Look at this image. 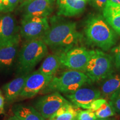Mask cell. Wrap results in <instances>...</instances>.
I'll list each match as a JSON object with an SVG mask.
<instances>
[{"label": "cell", "mask_w": 120, "mask_h": 120, "mask_svg": "<svg viewBox=\"0 0 120 120\" xmlns=\"http://www.w3.org/2000/svg\"><path fill=\"white\" fill-rule=\"evenodd\" d=\"M90 4L98 11H103L109 0H88Z\"/></svg>", "instance_id": "obj_26"}, {"label": "cell", "mask_w": 120, "mask_h": 120, "mask_svg": "<svg viewBox=\"0 0 120 120\" xmlns=\"http://www.w3.org/2000/svg\"><path fill=\"white\" fill-rule=\"evenodd\" d=\"M19 2L20 0H5V6L4 13H11L14 11Z\"/></svg>", "instance_id": "obj_25"}, {"label": "cell", "mask_w": 120, "mask_h": 120, "mask_svg": "<svg viewBox=\"0 0 120 120\" xmlns=\"http://www.w3.org/2000/svg\"><path fill=\"white\" fill-rule=\"evenodd\" d=\"M96 120H110L107 118H97Z\"/></svg>", "instance_id": "obj_33"}, {"label": "cell", "mask_w": 120, "mask_h": 120, "mask_svg": "<svg viewBox=\"0 0 120 120\" xmlns=\"http://www.w3.org/2000/svg\"><path fill=\"white\" fill-rule=\"evenodd\" d=\"M85 37L90 44L107 51L116 45L117 34L109 26L103 15L90 16L84 29Z\"/></svg>", "instance_id": "obj_2"}, {"label": "cell", "mask_w": 120, "mask_h": 120, "mask_svg": "<svg viewBox=\"0 0 120 120\" xmlns=\"http://www.w3.org/2000/svg\"><path fill=\"white\" fill-rule=\"evenodd\" d=\"M114 64L111 55L100 50L94 51L83 72L91 82L103 80L114 72Z\"/></svg>", "instance_id": "obj_5"}, {"label": "cell", "mask_w": 120, "mask_h": 120, "mask_svg": "<svg viewBox=\"0 0 120 120\" xmlns=\"http://www.w3.org/2000/svg\"><path fill=\"white\" fill-rule=\"evenodd\" d=\"M109 1L113 3H115V4H120V0H109Z\"/></svg>", "instance_id": "obj_31"}, {"label": "cell", "mask_w": 120, "mask_h": 120, "mask_svg": "<svg viewBox=\"0 0 120 120\" xmlns=\"http://www.w3.org/2000/svg\"><path fill=\"white\" fill-rule=\"evenodd\" d=\"M72 120H77V119H76V118H75V119H73Z\"/></svg>", "instance_id": "obj_35"}, {"label": "cell", "mask_w": 120, "mask_h": 120, "mask_svg": "<svg viewBox=\"0 0 120 120\" xmlns=\"http://www.w3.org/2000/svg\"><path fill=\"white\" fill-rule=\"evenodd\" d=\"M91 81L85 73L76 70H68L58 77H53L47 86L42 91V94L58 92L70 94Z\"/></svg>", "instance_id": "obj_4"}, {"label": "cell", "mask_w": 120, "mask_h": 120, "mask_svg": "<svg viewBox=\"0 0 120 120\" xmlns=\"http://www.w3.org/2000/svg\"><path fill=\"white\" fill-rule=\"evenodd\" d=\"M30 1V0H20V2H19V4H24V3L28 2V1Z\"/></svg>", "instance_id": "obj_32"}, {"label": "cell", "mask_w": 120, "mask_h": 120, "mask_svg": "<svg viewBox=\"0 0 120 120\" xmlns=\"http://www.w3.org/2000/svg\"><path fill=\"white\" fill-rule=\"evenodd\" d=\"M103 16L114 31L120 35V4L109 0L102 11Z\"/></svg>", "instance_id": "obj_15"}, {"label": "cell", "mask_w": 120, "mask_h": 120, "mask_svg": "<svg viewBox=\"0 0 120 120\" xmlns=\"http://www.w3.org/2000/svg\"><path fill=\"white\" fill-rule=\"evenodd\" d=\"M28 74L21 75L4 85V89L7 102H12L20 96Z\"/></svg>", "instance_id": "obj_16"}, {"label": "cell", "mask_w": 120, "mask_h": 120, "mask_svg": "<svg viewBox=\"0 0 120 120\" xmlns=\"http://www.w3.org/2000/svg\"><path fill=\"white\" fill-rule=\"evenodd\" d=\"M107 102V100L105 98H98L96 100H94V101L91 103L89 109L92 111L95 112L103 104L106 103Z\"/></svg>", "instance_id": "obj_27"}, {"label": "cell", "mask_w": 120, "mask_h": 120, "mask_svg": "<svg viewBox=\"0 0 120 120\" xmlns=\"http://www.w3.org/2000/svg\"><path fill=\"white\" fill-rule=\"evenodd\" d=\"M50 1H52V2H55V0H50Z\"/></svg>", "instance_id": "obj_34"}, {"label": "cell", "mask_w": 120, "mask_h": 120, "mask_svg": "<svg viewBox=\"0 0 120 120\" xmlns=\"http://www.w3.org/2000/svg\"><path fill=\"white\" fill-rule=\"evenodd\" d=\"M13 112L21 120H46L36 109L27 105H16L13 107Z\"/></svg>", "instance_id": "obj_18"}, {"label": "cell", "mask_w": 120, "mask_h": 120, "mask_svg": "<svg viewBox=\"0 0 120 120\" xmlns=\"http://www.w3.org/2000/svg\"><path fill=\"white\" fill-rule=\"evenodd\" d=\"M97 118L94 112L90 109L79 110L76 117L77 120H96Z\"/></svg>", "instance_id": "obj_23"}, {"label": "cell", "mask_w": 120, "mask_h": 120, "mask_svg": "<svg viewBox=\"0 0 120 120\" xmlns=\"http://www.w3.org/2000/svg\"><path fill=\"white\" fill-rule=\"evenodd\" d=\"M120 88V74L113 72L102 80L100 90L101 96L106 98H109Z\"/></svg>", "instance_id": "obj_17"}, {"label": "cell", "mask_w": 120, "mask_h": 120, "mask_svg": "<svg viewBox=\"0 0 120 120\" xmlns=\"http://www.w3.org/2000/svg\"><path fill=\"white\" fill-rule=\"evenodd\" d=\"M61 66L59 55L56 53L49 55L43 61L38 71L44 74L53 76Z\"/></svg>", "instance_id": "obj_19"}, {"label": "cell", "mask_w": 120, "mask_h": 120, "mask_svg": "<svg viewBox=\"0 0 120 120\" xmlns=\"http://www.w3.org/2000/svg\"><path fill=\"white\" fill-rule=\"evenodd\" d=\"M0 94H1V90H0Z\"/></svg>", "instance_id": "obj_36"}, {"label": "cell", "mask_w": 120, "mask_h": 120, "mask_svg": "<svg viewBox=\"0 0 120 120\" xmlns=\"http://www.w3.org/2000/svg\"><path fill=\"white\" fill-rule=\"evenodd\" d=\"M109 102L112 106L115 112L120 114V88L109 97Z\"/></svg>", "instance_id": "obj_22"}, {"label": "cell", "mask_w": 120, "mask_h": 120, "mask_svg": "<svg viewBox=\"0 0 120 120\" xmlns=\"http://www.w3.org/2000/svg\"><path fill=\"white\" fill-rule=\"evenodd\" d=\"M20 38L0 47V70L12 66L19 53Z\"/></svg>", "instance_id": "obj_14"}, {"label": "cell", "mask_w": 120, "mask_h": 120, "mask_svg": "<svg viewBox=\"0 0 120 120\" xmlns=\"http://www.w3.org/2000/svg\"><path fill=\"white\" fill-rule=\"evenodd\" d=\"M81 38L75 22L53 17L51 19L49 30L41 40L60 55L75 47Z\"/></svg>", "instance_id": "obj_1"}, {"label": "cell", "mask_w": 120, "mask_h": 120, "mask_svg": "<svg viewBox=\"0 0 120 120\" xmlns=\"http://www.w3.org/2000/svg\"><path fill=\"white\" fill-rule=\"evenodd\" d=\"M111 53L115 68L120 71V43L112 48Z\"/></svg>", "instance_id": "obj_24"}, {"label": "cell", "mask_w": 120, "mask_h": 120, "mask_svg": "<svg viewBox=\"0 0 120 120\" xmlns=\"http://www.w3.org/2000/svg\"><path fill=\"white\" fill-rule=\"evenodd\" d=\"M88 0H57V14L65 17H73L83 12Z\"/></svg>", "instance_id": "obj_13"}, {"label": "cell", "mask_w": 120, "mask_h": 120, "mask_svg": "<svg viewBox=\"0 0 120 120\" xmlns=\"http://www.w3.org/2000/svg\"><path fill=\"white\" fill-rule=\"evenodd\" d=\"M4 97H3L2 95L0 94V113L4 112Z\"/></svg>", "instance_id": "obj_28"}, {"label": "cell", "mask_w": 120, "mask_h": 120, "mask_svg": "<svg viewBox=\"0 0 120 120\" xmlns=\"http://www.w3.org/2000/svg\"><path fill=\"white\" fill-rule=\"evenodd\" d=\"M19 29L11 13L0 15V47L20 38Z\"/></svg>", "instance_id": "obj_11"}, {"label": "cell", "mask_w": 120, "mask_h": 120, "mask_svg": "<svg viewBox=\"0 0 120 120\" xmlns=\"http://www.w3.org/2000/svg\"><path fill=\"white\" fill-rule=\"evenodd\" d=\"M69 103L70 102L64 98L60 92H53L38 98L34 107L43 118L49 120L58 109Z\"/></svg>", "instance_id": "obj_8"}, {"label": "cell", "mask_w": 120, "mask_h": 120, "mask_svg": "<svg viewBox=\"0 0 120 120\" xmlns=\"http://www.w3.org/2000/svg\"><path fill=\"white\" fill-rule=\"evenodd\" d=\"M79 109L70 102L64 105L49 118V120H72L76 118Z\"/></svg>", "instance_id": "obj_20"}, {"label": "cell", "mask_w": 120, "mask_h": 120, "mask_svg": "<svg viewBox=\"0 0 120 120\" xmlns=\"http://www.w3.org/2000/svg\"><path fill=\"white\" fill-rule=\"evenodd\" d=\"M53 77L44 74L38 70L30 73L19 96L23 98L35 96L47 86Z\"/></svg>", "instance_id": "obj_10"}, {"label": "cell", "mask_w": 120, "mask_h": 120, "mask_svg": "<svg viewBox=\"0 0 120 120\" xmlns=\"http://www.w3.org/2000/svg\"><path fill=\"white\" fill-rule=\"evenodd\" d=\"M94 50H88L83 47H75L60 55L61 65L68 70L84 72L85 67Z\"/></svg>", "instance_id": "obj_7"}, {"label": "cell", "mask_w": 120, "mask_h": 120, "mask_svg": "<svg viewBox=\"0 0 120 120\" xmlns=\"http://www.w3.org/2000/svg\"><path fill=\"white\" fill-rule=\"evenodd\" d=\"M5 0H0V15L4 12Z\"/></svg>", "instance_id": "obj_29"}, {"label": "cell", "mask_w": 120, "mask_h": 120, "mask_svg": "<svg viewBox=\"0 0 120 120\" xmlns=\"http://www.w3.org/2000/svg\"><path fill=\"white\" fill-rule=\"evenodd\" d=\"M89 84L83 85L75 92L66 96L75 106L85 109H89L91 103L101 96L100 90L89 86Z\"/></svg>", "instance_id": "obj_9"}, {"label": "cell", "mask_w": 120, "mask_h": 120, "mask_svg": "<svg viewBox=\"0 0 120 120\" xmlns=\"http://www.w3.org/2000/svg\"><path fill=\"white\" fill-rule=\"evenodd\" d=\"M8 120H19L17 117H16L15 115H14V116H11V117L9 118Z\"/></svg>", "instance_id": "obj_30"}, {"label": "cell", "mask_w": 120, "mask_h": 120, "mask_svg": "<svg viewBox=\"0 0 120 120\" xmlns=\"http://www.w3.org/2000/svg\"><path fill=\"white\" fill-rule=\"evenodd\" d=\"M97 118H107L115 115V111L110 103L107 101L94 112Z\"/></svg>", "instance_id": "obj_21"}, {"label": "cell", "mask_w": 120, "mask_h": 120, "mask_svg": "<svg viewBox=\"0 0 120 120\" xmlns=\"http://www.w3.org/2000/svg\"><path fill=\"white\" fill-rule=\"evenodd\" d=\"M48 53V47L41 39L27 41L18 53V74H28Z\"/></svg>", "instance_id": "obj_3"}, {"label": "cell", "mask_w": 120, "mask_h": 120, "mask_svg": "<svg viewBox=\"0 0 120 120\" xmlns=\"http://www.w3.org/2000/svg\"><path fill=\"white\" fill-rule=\"evenodd\" d=\"M49 27L47 17L24 16L21 22L19 32L21 36L26 41L42 39Z\"/></svg>", "instance_id": "obj_6"}, {"label": "cell", "mask_w": 120, "mask_h": 120, "mask_svg": "<svg viewBox=\"0 0 120 120\" xmlns=\"http://www.w3.org/2000/svg\"><path fill=\"white\" fill-rule=\"evenodd\" d=\"M53 4L50 0H30L20 4L19 10L24 16L47 17L53 11Z\"/></svg>", "instance_id": "obj_12"}]
</instances>
